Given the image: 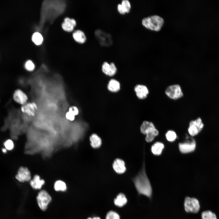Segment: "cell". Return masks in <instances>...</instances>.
Returning <instances> with one entry per match:
<instances>
[{
	"mask_svg": "<svg viewBox=\"0 0 219 219\" xmlns=\"http://www.w3.org/2000/svg\"><path fill=\"white\" fill-rule=\"evenodd\" d=\"M140 130L142 134L146 135L145 140L147 142L152 141L155 136L158 134V131L151 122L144 121L141 125Z\"/></svg>",
	"mask_w": 219,
	"mask_h": 219,
	"instance_id": "obj_3",
	"label": "cell"
},
{
	"mask_svg": "<svg viewBox=\"0 0 219 219\" xmlns=\"http://www.w3.org/2000/svg\"><path fill=\"white\" fill-rule=\"evenodd\" d=\"M89 140L90 145L93 148H99L102 144V141L101 138L96 134L94 133L90 136Z\"/></svg>",
	"mask_w": 219,
	"mask_h": 219,
	"instance_id": "obj_18",
	"label": "cell"
},
{
	"mask_svg": "<svg viewBox=\"0 0 219 219\" xmlns=\"http://www.w3.org/2000/svg\"><path fill=\"white\" fill-rule=\"evenodd\" d=\"M179 147L180 151L182 153L191 152L193 151L196 148V141L193 138H191L190 140L184 143H179Z\"/></svg>",
	"mask_w": 219,
	"mask_h": 219,
	"instance_id": "obj_10",
	"label": "cell"
},
{
	"mask_svg": "<svg viewBox=\"0 0 219 219\" xmlns=\"http://www.w3.org/2000/svg\"><path fill=\"white\" fill-rule=\"evenodd\" d=\"M76 24V22L74 19L67 17L64 19L61 26L62 29L64 31L70 32L73 30Z\"/></svg>",
	"mask_w": 219,
	"mask_h": 219,
	"instance_id": "obj_16",
	"label": "cell"
},
{
	"mask_svg": "<svg viewBox=\"0 0 219 219\" xmlns=\"http://www.w3.org/2000/svg\"><path fill=\"white\" fill-rule=\"evenodd\" d=\"M184 206L185 210L187 213L196 214L200 209L199 200L195 197L186 196L185 197Z\"/></svg>",
	"mask_w": 219,
	"mask_h": 219,
	"instance_id": "obj_4",
	"label": "cell"
},
{
	"mask_svg": "<svg viewBox=\"0 0 219 219\" xmlns=\"http://www.w3.org/2000/svg\"><path fill=\"white\" fill-rule=\"evenodd\" d=\"M165 92L168 97L173 100L178 99L183 96L181 86L178 84L169 86L166 89Z\"/></svg>",
	"mask_w": 219,
	"mask_h": 219,
	"instance_id": "obj_7",
	"label": "cell"
},
{
	"mask_svg": "<svg viewBox=\"0 0 219 219\" xmlns=\"http://www.w3.org/2000/svg\"><path fill=\"white\" fill-rule=\"evenodd\" d=\"M134 91L137 97L140 99H145L149 94V90L145 85H137L134 88Z\"/></svg>",
	"mask_w": 219,
	"mask_h": 219,
	"instance_id": "obj_15",
	"label": "cell"
},
{
	"mask_svg": "<svg viewBox=\"0 0 219 219\" xmlns=\"http://www.w3.org/2000/svg\"><path fill=\"white\" fill-rule=\"evenodd\" d=\"M167 140L169 141H174L176 137V135L175 132L172 130H169L166 134Z\"/></svg>",
	"mask_w": 219,
	"mask_h": 219,
	"instance_id": "obj_29",
	"label": "cell"
},
{
	"mask_svg": "<svg viewBox=\"0 0 219 219\" xmlns=\"http://www.w3.org/2000/svg\"><path fill=\"white\" fill-rule=\"evenodd\" d=\"M112 166L114 171L118 174H123L126 170L124 162L119 158H117L114 160Z\"/></svg>",
	"mask_w": 219,
	"mask_h": 219,
	"instance_id": "obj_13",
	"label": "cell"
},
{
	"mask_svg": "<svg viewBox=\"0 0 219 219\" xmlns=\"http://www.w3.org/2000/svg\"><path fill=\"white\" fill-rule=\"evenodd\" d=\"M52 199L49 194L45 190H40L36 197L38 205L43 211H45L51 201Z\"/></svg>",
	"mask_w": 219,
	"mask_h": 219,
	"instance_id": "obj_6",
	"label": "cell"
},
{
	"mask_svg": "<svg viewBox=\"0 0 219 219\" xmlns=\"http://www.w3.org/2000/svg\"><path fill=\"white\" fill-rule=\"evenodd\" d=\"M87 219H101L99 217H89Z\"/></svg>",
	"mask_w": 219,
	"mask_h": 219,
	"instance_id": "obj_34",
	"label": "cell"
},
{
	"mask_svg": "<svg viewBox=\"0 0 219 219\" xmlns=\"http://www.w3.org/2000/svg\"><path fill=\"white\" fill-rule=\"evenodd\" d=\"M122 6L125 13L130 12L131 8L130 2L128 0H123L121 3Z\"/></svg>",
	"mask_w": 219,
	"mask_h": 219,
	"instance_id": "obj_26",
	"label": "cell"
},
{
	"mask_svg": "<svg viewBox=\"0 0 219 219\" xmlns=\"http://www.w3.org/2000/svg\"><path fill=\"white\" fill-rule=\"evenodd\" d=\"M132 180L139 195H144L151 199L152 189L150 181L146 172L144 161L142 168L137 174L133 179Z\"/></svg>",
	"mask_w": 219,
	"mask_h": 219,
	"instance_id": "obj_1",
	"label": "cell"
},
{
	"mask_svg": "<svg viewBox=\"0 0 219 219\" xmlns=\"http://www.w3.org/2000/svg\"><path fill=\"white\" fill-rule=\"evenodd\" d=\"M164 148V145L162 143L157 142L152 146L151 151L154 155H160L161 154Z\"/></svg>",
	"mask_w": 219,
	"mask_h": 219,
	"instance_id": "obj_21",
	"label": "cell"
},
{
	"mask_svg": "<svg viewBox=\"0 0 219 219\" xmlns=\"http://www.w3.org/2000/svg\"><path fill=\"white\" fill-rule=\"evenodd\" d=\"M204 126L202 119L199 117L195 120L190 122L188 128V132L191 136H195L202 130Z\"/></svg>",
	"mask_w": 219,
	"mask_h": 219,
	"instance_id": "obj_8",
	"label": "cell"
},
{
	"mask_svg": "<svg viewBox=\"0 0 219 219\" xmlns=\"http://www.w3.org/2000/svg\"><path fill=\"white\" fill-rule=\"evenodd\" d=\"M4 145L5 148L9 150H12L14 147V144L12 141L10 139H8L6 140L4 143Z\"/></svg>",
	"mask_w": 219,
	"mask_h": 219,
	"instance_id": "obj_30",
	"label": "cell"
},
{
	"mask_svg": "<svg viewBox=\"0 0 219 219\" xmlns=\"http://www.w3.org/2000/svg\"><path fill=\"white\" fill-rule=\"evenodd\" d=\"M2 151L4 153H5L6 152V149L5 148H3L2 149Z\"/></svg>",
	"mask_w": 219,
	"mask_h": 219,
	"instance_id": "obj_35",
	"label": "cell"
},
{
	"mask_svg": "<svg viewBox=\"0 0 219 219\" xmlns=\"http://www.w3.org/2000/svg\"><path fill=\"white\" fill-rule=\"evenodd\" d=\"M117 10L119 13L121 15H124L125 13L121 4H119L117 5Z\"/></svg>",
	"mask_w": 219,
	"mask_h": 219,
	"instance_id": "obj_33",
	"label": "cell"
},
{
	"mask_svg": "<svg viewBox=\"0 0 219 219\" xmlns=\"http://www.w3.org/2000/svg\"><path fill=\"white\" fill-rule=\"evenodd\" d=\"M12 98L15 103L21 106L27 103L28 99L26 93L19 88L17 89L14 90L12 94Z\"/></svg>",
	"mask_w": 219,
	"mask_h": 219,
	"instance_id": "obj_9",
	"label": "cell"
},
{
	"mask_svg": "<svg viewBox=\"0 0 219 219\" xmlns=\"http://www.w3.org/2000/svg\"><path fill=\"white\" fill-rule=\"evenodd\" d=\"M54 188L56 191L64 192L66 190L67 186L64 182L61 180H57L54 184Z\"/></svg>",
	"mask_w": 219,
	"mask_h": 219,
	"instance_id": "obj_23",
	"label": "cell"
},
{
	"mask_svg": "<svg viewBox=\"0 0 219 219\" xmlns=\"http://www.w3.org/2000/svg\"><path fill=\"white\" fill-rule=\"evenodd\" d=\"M120 84L117 80L114 79L110 80L108 85V89L112 92H116L120 89Z\"/></svg>",
	"mask_w": 219,
	"mask_h": 219,
	"instance_id": "obj_22",
	"label": "cell"
},
{
	"mask_svg": "<svg viewBox=\"0 0 219 219\" xmlns=\"http://www.w3.org/2000/svg\"><path fill=\"white\" fill-rule=\"evenodd\" d=\"M127 198L124 194L122 193H119L114 200V204L118 207H122L127 203Z\"/></svg>",
	"mask_w": 219,
	"mask_h": 219,
	"instance_id": "obj_20",
	"label": "cell"
},
{
	"mask_svg": "<svg viewBox=\"0 0 219 219\" xmlns=\"http://www.w3.org/2000/svg\"><path fill=\"white\" fill-rule=\"evenodd\" d=\"M102 70L104 74L109 76L114 75L117 71L116 68L113 63L109 64L107 62H104L103 63Z\"/></svg>",
	"mask_w": 219,
	"mask_h": 219,
	"instance_id": "obj_14",
	"label": "cell"
},
{
	"mask_svg": "<svg viewBox=\"0 0 219 219\" xmlns=\"http://www.w3.org/2000/svg\"><path fill=\"white\" fill-rule=\"evenodd\" d=\"M16 178L21 182L29 181L31 179V174L29 170L26 167H21L19 169Z\"/></svg>",
	"mask_w": 219,
	"mask_h": 219,
	"instance_id": "obj_12",
	"label": "cell"
},
{
	"mask_svg": "<svg viewBox=\"0 0 219 219\" xmlns=\"http://www.w3.org/2000/svg\"><path fill=\"white\" fill-rule=\"evenodd\" d=\"M32 39L34 43L37 45H40L43 40L42 35L38 32L34 33L32 35Z\"/></svg>",
	"mask_w": 219,
	"mask_h": 219,
	"instance_id": "obj_24",
	"label": "cell"
},
{
	"mask_svg": "<svg viewBox=\"0 0 219 219\" xmlns=\"http://www.w3.org/2000/svg\"><path fill=\"white\" fill-rule=\"evenodd\" d=\"M45 183L44 180L40 179L38 175H35L33 179L30 180V184L32 188L35 190L40 189Z\"/></svg>",
	"mask_w": 219,
	"mask_h": 219,
	"instance_id": "obj_17",
	"label": "cell"
},
{
	"mask_svg": "<svg viewBox=\"0 0 219 219\" xmlns=\"http://www.w3.org/2000/svg\"><path fill=\"white\" fill-rule=\"evenodd\" d=\"M75 116L73 114L69 112H67L65 114V116L67 119L71 121H73L75 119Z\"/></svg>",
	"mask_w": 219,
	"mask_h": 219,
	"instance_id": "obj_32",
	"label": "cell"
},
{
	"mask_svg": "<svg viewBox=\"0 0 219 219\" xmlns=\"http://www.w3.org/2000/svg\"><path fill=\"white\" fill-rule=\"evenodd\" d=\"M95 35L101 46L109 47L113 44V40L111 35L101 30H96L95 32Z\"/></svg>",
	"mask_w": 219,
	"mask_h": 219,
	"instance_id": "obj_5",
	"label": "cell"
},
{
	"mask_svg": "<svg viewBox=\"0 0 219 219\" xmlns=\"http://www.w3.org/2000/svg\"><path fill=\"white\" fill-rule=\"evenodd\" d=\"M75 40L78 43L83 44L86 40V36L83 31L80 30L75 31L73 33Z\"/></svg>",
	"mask_w": 219,
	"mask_h": 219,
	"instance_id": "obj_19",
	"label": "cell"
},
{
	"mask_svg": "<svg viewBox=\"0 0 219 219\" xmlns=\"http://www.w3.org/2000/svg\"><path fill=\"white\" fill-rule=\"evenodd\" d=\"M37 108V106L35 103L27 102L21 106L20 110L24 114L29 116H34Z\"/></svg>",
	"mask_w": 219,
	"mask_h": 219,
	"instance_id": "obj_11",
	"label": "cell"
},
{
	"mask_svg": "<svg viewBox=\"0 0 219 219\" xmlns=\"http://www.w3.org/2000/svg\"><path fill=\"white\" fill-rule=\"evenodd\" d=\"M164 22L163 19L158 15L144 18L142 21V24L146 28L157 31L161 30Z\"/></svg>",
	"mask_w": 219,
	"mask_h": 219,
	"instance_id": "obj_2",
	"label": "cell"
},
{
	"mask_svg": "<svg viewBox=\"0 0 219 219\" xmlns=\"http://www.w3.org/2000/svg\"><path fill=\"white\" fill-rule=\"evenodd\" d=\"M106 219H120L119 214L116 212L110 210L108 211L106 216Z\"/></svg>",
	"mask_w": 219,
	"mask_h": 219,
	"instance_id": "obj_27",
	"label": "cell"
},
{
	"mask_svg": "<svg viewBox=\"0 0 219 219\" xmlns=\"http://www.w3.org/2000/svg\"><path fill=\"white\" fill-rule=\"evenodd\" d=\"M201 217L202 219H217L216 214L210 210L203 212Z\"/></svg>",
	"mask_w": 219,
	"mask_h": 219,
	"instance_id": "obj_25",
	"label": "cell"
},
{
	"mask_svg": "<svg viewBox=\"0 0 219 219\" xmlns=\"http://www.w3.org/2000/svg\"><path fill=\"white\" fill-rule=\"evenodd\" d=\"M68 111L75 116L77 115L79 113V111L78 108L75 106H72L70 107L68 109Z\"/></svg>",
	"mask_w": 219,
	"mask_h": 219,
	"instance_id": "obj_31",
	"label": "cell"
},
{
	"mask_svg": "<svg viewBox=\"0 0 219 219\" xmlns=\"http://www.w3.org/2000/svg\"><path fill=\"white\" fill-rule=\"evenodd\" d=\"M35 67L34 63L32 61L28 60L26 61L24 64V68L27 71H33Z\"/></svg>",
	"mask_w": 219,
	"mask_h": 219,
	"instance_id": "obj_28",
	"label": "cell"
}]
</instances>
